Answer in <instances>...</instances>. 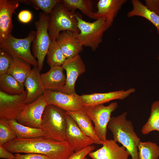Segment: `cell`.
<instances>
[{"instance_id":"f546056e","label":"cell","mask_w":159,"mask_h":159,"mask_svg":"<svg viewBox=\"0 0 159 159\" xmlns=\"http://www.w3.org/2000/svg\"><path fill=\"white\" fill-rule=\"evenodd\" d=\"M16 137L8 120L0 119V146H2Z\"/></svg>"},{"instance_id":"3957f363","label":"cell","mask_w":159,"mask_h":159,"mask_svg":"<svg viewBox=\"0 0 159 159\" xmlns=\"http://www.w3.org/2000/svg\"><path fill=\"white\" fill-rule=\"evenodd\" d=\"M66 112L48 105L42 118V129L47 138L58 141H67Z\"/></svg>"},{"instance_id":"30bf717a","label":"cell","mask_w":159,"mask_h":159,"mask_svg":"<svg viewBox=\"0 0 159 159\" xmlns=\"http://www.w3.org/2000/svg\"><path fill=\"white\" fill-rule=\"evenodd\" d=\"M44 96L48 105H53L66 112L84 110L83 102L76 93L67 94L61 92L46 90Z\"/></svg>"},{"instance_id":"ac0fdd59","label":"cell","mask_w":159,"mask_h":159,"mask_svg":"<svg viewBox=\"0 0 159 159\" xmlns=\"http://www.w3.org/2000/svg\"><path fill=\"white\" fill-rule=\"evenodd\" d=\"M37 67H34L26 78L24 85L27 93L26 104L31 103L43 95L46 90Z\"/></svg>"},{"instance_id":"603a6c76","label":"cell","mask_w":159,"mask_h":159,"mask_svg":"<svg viewBox=\"0 0 159 159\" xmlns=\"http://www.w3.org/2000/svg\"><path fill=\"white\" fill-rule=\"evenodd\" d=\"M131 2L133 8L127 13V16H138L145 18L155 26L159 34V16L149 10L139 0H132Z\"/></svg>"},{"instance_id":"2e32d148","label":"cell","mask_w":159,"mask_h":159,"mask_svg":"<svg viewBox=\"0 0 159 159\" xmlns=\"http://www.w3.org/2000/svg\"><path fill=\"white\" fill-rule=\"evenodd\" d=\"M102 145L88 154L92 159H128L130 155L124 146H120L113 140H107Z\"/></svg>"},{"instance_id":"cb8c5ba5","label":"cell","mask_w":159,"mask_h":159,"mask_svg":"<svg viewBox=\"0 0 159 159\" xmlns=\"http://www.w3.org/2000/svg\"><path fill=\"white\" fill-rule=\"evenodd\" d=\"M9 125L17 138L29 139L45 136L42 129L28 127L19 123L16 120H8Z\"/></svg>"},{"instance_id":"f35d334b","label":"cell","mask_w":159,"mask_h":159,"mask_svg":"<svg viewBox=\"0 0 159 159\" xmlns=\"http://www.w3.org/2000/svg\"><path fill=\"white\" fill-rule=\"evenodd\" d=\"M158 60H159V55L158 57Z\"/></svg>"},{"instance_id":"74e56055","label":"cell","mask_w":159,"mask_h":159,"mask_svg":"<svg viewBox=\"0 0 159 159\" xmlns=\"http://www.w3.org/2000/svg\"><path fill=\"white\" fill-rule=\"evenodd\" d=\"M84 159H88V158H87L85 157V158H84Z\"/></svg>"},{"instance_id":"f1b7e54d","label":"cell","mask_w":159,"mask_h":159,"mask_svg":"<svg viewBox=\"0 0 159 159\" xmlns=\"http://www.w3.org/2000/svg\"><path fill=\"white\" fill-rule=\"evenodd\" d=\"M62 2L70 10L75 11L79 9L82 13L90 17L93 12V5L90 0H62Z\"/></svg>"},{"instance_id":"5b68a950","label":"cell","mask_w":159,"mask_h":159,"mask_svg":"<svg viewBox=\"0 0 159 159\" xmlns=\"http://www.w3.org/2000/svg\"><path fill=\"white\" fill-rule=\"evenodd\" d=\"M78 25L80 30L74 35L83 46L89 47L93 51L96 50L101 43L105 32L110 27L106 20L99 19L95 21L87 22L76 13Z\"/></svg>"},{"instance_id":"ffe728a7","label":"cell","mask_w":159,"mask_h":159,"mask_svg":"<svg viewBox=\"0 0 159 159\" xmlns=\"http://www.w3.org/2000/svg\"><path fill=\"white\" fill-rule=\"evenodd\" d=\"M62 66L50 67L47 72L41 74L43 84L46 90H57L60 91L66 82V77Z\"/></svg>"},{"instance_id":"8992f818","label":"cell","mask_w":159,"mask_h":159,"mask_svg":"<svg viewBox=\"0 0 159 159\" xmlns=\"http://www.w3.org/2000/svg\"><path fill=\"white\" fill-rule=\"evenodd\" d=\"M36 32L31 31L28 36L23 39L15 37L11 34L5 40L0 42L2 49L13 57L20 58L34 67H38V62L32 54L30 47L36 38Z\"/></svg>"},{"instance_id":"44dd1931","label":"cell","mask_w":159,"mask_h":159,"mask_svg":"<svg viewBox=\"0 0 159 159\" xmlns=\"http://www.w3.org/2000/svg\"><path fill=\"white\" fill-rule=\"evenodd\" d=\"M75 121L82 131L92 139L95 144L102 145L104 142L97 137L90 118L84 110L66 112Z\"/></svg>"},{"instance_id":"9c48e42d","label":"cell","mask_w":159,"mask_h":159,"mask_svg":"<svg viewBox=\"0 0 159 159\" xmlns=\"http://www.w3.org/2000/svg\"><path fill=\"white\" fill-rule=\"evenodd\" d=\"M26 92L11 95L0 90V119L17 120L26 104Z\"/></svg>"},{"instance_id":"5bb4252c","label":"cell","mask_w":159,"mask_h":159,"mask_svg":"<svg viewBox=\"0 0 159 159\" xmlns=\"http://www.w3.org/2000/svg\"><path fill=\"white\" fill-rule=\"evenodd\" d=\"M19 4L18 0H0V42L11 34L13 28L12 16Z\"/></svg>"},{"instance_id":"e575fe53","label":"cell","mask_w":159,"mask_h":159,"mask_svg":"<svg viewBox=\"0 0 159 159\" xmlns=\"http://www.w3.org/2000/svg\"><path fill=\"white\" fill-rule=\"evenodd\" d=\"M145 2L149 10L159 16V0H145Z\"/></svg>"},{"instance_id":"6da1fadb","label":"cell","mask_w":159,"mask_h":159,"mask_svg":"<svg viewBox=\"0 0 159 159\" xmlns=\"http://www.w3.org/2000/svg\"><path fill=\"white\" fill-rule=\"evenodd\" d=\"M2 146L12 153H36L51 159H67L74 152L67 141H58L44 136L29 139L16 137Z\"/></svg>"},{"instance_id":"d6986e66","label":"cell","mask_w":159,"mask_h":159,"mask_svg":"<svg viewBox=\"0 0 159 159\" xmlns=\"http://www.w3.org/2000/svg\"><path fill=\"white\" fill-rule=\"evenodd\" d=\"M56 40L67 59L74 57L83 50V46L71 31H62Z\"/></svg>"},{"instance_id":"836d02e7","label":"cell","mask_w":159,"mask_h":159,"mask_svg":"<svg viewBox=\"0 0 159 159\" xmlns=\"http://www.w3.org/2000/svg\"><path fill=\"white\" fill-rule=\"evenodd\" d=\"M14 155L18 159H51L45 155L36 153H28L25 154L17 153Z\"/></svg>"},{"instance_id":"4fadbf2b","label":"cell","mask_w":159,"mask_h":159,"mask_svg":"<svg viewBox=\"0 0 159 159\" xmlns=\"http://www.w3.org/2000/svg\"><path fill=\"white\" fill-rule=\"evenodd\" d=\"M66 120V140L74 152L95 144L94 141L82 131L74 119L67 113Z\"/></svg>"},{"instance_id":"1f68e13d","label":"cell","mask_w":159,"mask_h":159,"mask_svg":"<svg viewBox=\"0 0 159 159\" xmlns=\"http://www.w3.org/2000/svg\"><path fill=\"white\" fill-rule=\"evenodd\" d=\"M13 57L2 49H0V75L7 74Z\"/></svg>"},{"instance_id":"d4e9b609","label":"cell","mask_w":159,"mask_h":159,"mask_svg":"<svg viewBox=\"0 0 159 159\" xmlns=\"http://www.w3.org/2000/svg\"><path fill=\"white\" fill-rule=\"evenodd\" d=\"M24 85L7 73L0 75V90L11 95L21 94L26 92Z\"/></svg>"},{"instance_id":"9a60e30c","label":"cell","mask_w":159,"mask_h":159,"mask_svg":"<svg viewBox=\"0 0 159 159\" xmlns=\"http://www.w3.org/2000/svg\"><path fill=\"white\" fill-rule=\"evenodd\" d=\"M135 90V88H132L126 90H122L106 93L83 94L80 96L83 101L84 107H88L103 104L114 100L124 99Z\"/></svg>"},{"instance_id":"e0dca14e","label":"cell","mask_w":159,"mask_h":159,"mask_svg":"<svg viewBox=\"0 0 159 159\" xmlns=\"http://www.w3.org/2000/svg\"><path fill=\"white\" fill-rule=\"evenodd\" d=\"M127 0H100L97 4V11L93 12L90 18L105 19L110 27L114 19Z\"/></svg>"},{"instance_id":"8d00e7d4","label":"cell","mask_w":159,"mask_h":159,"mask_svg":"<svg viewBox=\"0 0 159 159\" xmlns=\"http://www.w3.org/2000/svg\"><path fill=\"white\" fill-rule=\"evenodd\" d=\"M0 158L6 159H18L14 155L2 146H0Z\"/></svg>"},{"instance_id":"7402d4cb","label":"cell","mask_w":159,"mask_h":159,"mask_svg":"<svg viewBox=\"0 0 159 159\" xmlns=\"http://www.w3.org/2000/svg\"><path fill=\"white\" fill-rule=\"evenodd\" d=\"M31 70L30 64L20 58L13 57L7 73L24 85V81Z\"/></svg>"},{"instance_id":"484cf974","label":"cell","mask_w":159,"mask_h":159,"mask_svg":"<svg viewBox=\"0 0 159 159\" xmlns=\"http://www.w3.org/2000/svg\"><path fill=\"white\" fill-rule=\"evenodd\" d=\"M47 55V63L50 67L62 66L67 59L56 40L52 41Z\"/></svg>"},{"instance_id":"7a4b0ae2","label":"cell","mask_w":159,"mask_h":159,"mask_svg":"<svg viewBox=\"0 0 159 159\" xmlns=\"http://www.w3.org/2000/svg\"><path fill=\"white\" fill-rule=\"evenodd\" d=\"M127 114L125 112L111 117L107 128L112 134L113 140L126 148L132 159H139L138 146L140 139L134 130L132 122L126 119Z\"/></svg>"},{"instance_id":"ba28073f","label":"cell","mask_w":159,"mask_h":159,"mask_svg":"<svg viewBox=\"0 0 159 159\" xmlns=\"http://www.w3.org/2000/svg\"><path fill=\"white\" fill-rule=\"evenodd\" d=\"M117 102H112L107 106L103 104L85 107V111L94 124V130L96 135L101 141L107 139V128L112 113L118 107Z\"/></svg>"},{"instance_id":"d6a6232c","label":"cell","mask_w":159,"mask_h":159,"mask_svg":"<svg viewBox=\"0 0 159 159\" xmlns=\"http://www.w3.org/2000/svg\"><path fill=\"white\" fill-rule=\"evenodd\" d=\"M95 149L94 145H91L80 151L74 152L67 159H84L87 155Z\"/></svg>"},{"instance_id":"52a82bcc","label":"cell","mask_w":159,"mask_h":159,"mask_svg":"<svg viewBox=\"0 0 159 159\" xmlns=\"http://www.w3.org/2000/svg\"><path fill=\"white\" fill-rule=\"evenodd\" d=\"M49 19V15L41 12L38 20L35 24L36 35L32 43V51L33 56L37 59L38 67L40 72L42 70L44 59L52 42L48 32Z\"/></svg>"},{"instance_id":"4316f807","label":"cell","mask_w":159,"mask_h":159,"mask_svg":"<svg viewBox=\"0 0 159 159\" xmlns=\"http://www.w3.org/2000/svg\"><path fill=\"white\" fill-rule=\"evenodd\" d=\"M155 130L159 132V100L152 103L150 117L141 129L142 134L144 135Z\"/></svg>"},{"instance_id":"8fae6325","label":"cell","mask_w":159,"mask_h":159,"mask_svg":"<svg viewBox=\"0 0 159 159\" xmlns=\"http://www.w3.org/2000/svg\"><path fill=\"white\" fill-rule=\"evenodd\" d=\"M48 105L42 95L35 101L26 105L17 120V122L28 127L41 129L42 116Z\"/></svg>"},{"instance_id":"277c9868","label":"cell","mask_w":159,"mask_h":159,"mask_svg":"<svg viewBox=\"0 0 159 159\" xmlns=\"http://www.w3.org/2000/svg\"><path fill=\"white\" fill-rule=\"evenodd\" d=\"M49 16L48 32L52 41L56 40L61 31L69 30L74 34L80 33L75 11L70 10L61 1L56 6Z\"/></svg>"},{"instance_id":"7c38bea8","label":"cell","mask_w":159,"mask_h":159,"mask_svg":"<svg viewBox=\"0 0 159 159\" xmlns=\"http://www.w3.org/2000/svg\"><path fill=\"white\" fill-rule=\"evenodd\" d=\"M62 67L66 72V82L59 92L67 94L76 93L75 84L78 77L86 70L85 65L79 54L67 59Z\"/></svg>"},{"instance_id":"83f0119b","label":"cell","mask_w":159,"mask_h":159,"mask_svg":"<svg viewBox=\"0 0 159 159\" xmlns=\"http://www.w3.org/2000/svg\"><path fill=\"white\" fill-rule=\"evenodd\" d=\"M139 159H158L159 146L155 143L148 141L140 142L138 146Z\"/></svg>"},{"instance_id":"4dcf8cb0","label":"cell","mask_w":159,"mask_h":159,"mask_svg":"<svg viewBox=\"0 0 159 159\" xmlns=\"http://www.w3.org/2000/svg\"><path fill=\"white\" fill-rule=\"evenodd\" d=\"M61 0H29L34 8L40 9L44 13L50 15L56 6L61 1Z\"/></svg>"},{"instance_id":"d590c367","label":"cell","mask_w":159,"mask_h":159,"mask_svg":"<svg viewBox=\"0 0 159 159\" xmlns=\"http://www.w3.org/2000/svg\"><path fill=\"white\" fill-rule=\"evenodd\" d=\"M18 17L19 20L21 22L27 23L31 20L32 18V15L30 11L23 10L19 12Z\"/></svg>"}]
</instances>
